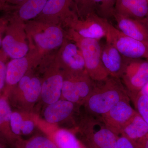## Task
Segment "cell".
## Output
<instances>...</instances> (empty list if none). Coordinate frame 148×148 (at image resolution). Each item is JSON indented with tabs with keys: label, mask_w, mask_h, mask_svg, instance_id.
Returning a JSON list of instances; mask_svg holds the SVG:
<instances>
[{
	"label": "cell",
	"mask_w": 148,
	"mask_h": 148,
	"mask_svg": "<svg viewBox=\"0 0 148 148\" xmlns=\"http://www.w3.org/2000/svg\"><path fill=\"white\" fill-rule=\"evenodd\" d=\"M128 97L120 79L109 76L103 81H94L86 103L91 116L101 117L119 101Z\"/></svg>",
	"instance_id": "obj_1"
},
{
	"label": "cell",
	"mask_w": 148,
	"mask_h": 148,
	"mask_svg": "<svg viewBox=\"0 0 148 148\" xmlns=\"http://www.w3.org/2000/svg\"><path fill=\"white\" fill-rule=\"evenodd\" d=\"M79 47L84 59L85 68L89 76L95 82L106 79L109 77L101 61L102 46L100 41L80 36L73 31L71 32Z\"/></svg>",
	"instance_id": "obj_2"
},
{
	"label": "cell",
	"mask_w": 148,
	"mask_h": 148,
	"mask_svg": "<svg viewBox=\"0 0 148 148\" xmlns=\"http://www.w3.org/2000/svg\"><path fill=\"white\" fill-rule=\"evenodd\" d=\"M106 39L116 48L125 58L145 59L148 61V42L139 40L127 36L109 21L107 23Z\"/></svg>",
	"instance_id": "obj_3"
},
{
	"label": "cell",
	"mask_w": 148,
	"mask_h": 148,
	"mask_svg": "<svg viewBox=\"0 0 148 148\" xmlns=\"http://www.w3.org/2000/svg\"><path fill=\"white\" fill-rule=\"evenodd\" d=\"M84 132L88 148H116L119 136L100 117L90 116L86 121Z\"/></svg>",
	"instance_id": "obj_4"
},
{
	"label": "cell",
	"mask_w": 148,
	"mask_h": 148,
	"mask_svg": "<svg viewBox=\"0 0 148 148\" xmlns=\"http://www.w3.org/2000/svg\"><path fill=\"white\" fill-rule=\"evenodd\" d=\"M121 78L131 97L137 95L148 83V61L127 58Z\"/></svg>",
	"instance_id": "obj_5"
},
{
	"label": "cell",
	"mask_w": 148,
	"mask_h": 148,
	"mask_svg": "<svg viewBox=\"0 0 148 148\" xmlns=\"http://www.w3.org/2000/svg\"><path fill=\"white\" fill-rule=\"evenodd\" d=\"M68 21L71 22L74 29L73 31L82 38L100 41L107 36L108 20L96 13H90L80 20H78L75 15Z\"/></svg>",
	"instance_id": "obj_6"
},
{
	"label": "cell",
	"mask_w": 148,
	"mask_h": 148,
	"mask_svg": "<svg viewBox=\"0 0 148 148\" xmlns=\"http://www.w3.org/2000/svg\"><path fill=\"white\" fill-rule=\"evenodd\" d=\"M136 112L130 105L128 97L119 101L100 118L110 129L119 136L123 127Z\"/></svg>",
	"instance_id": "obj_7"
},
{
	"label": "cell",
	"mask_w": 148,
	"mask_h": 148,
	"mask_svg": "<svg viewBox=\"0 0 148 148\" xmlns=\"http://www.w3.org/2000/svg\"><path fill=\"white\" fill-rule=\"evenodd\" d=\"M101 57L102 64L109 76L121 78L126 66L127 58L107 40L105 44L102 46Z\"/></svg>",
	"instance_id": "obj_8"
},
{
	"label": "cell",
	"mask_w": 148,
	"mask_h": 148,
	"mask_svg": "<svg viewBox=\"0 0 148 148\" xmlns=\"http://www.w3.org/2000/svg\"><path fill=\"white\" fill-rule=\"evenodd\" d=\"M117 29L127 36L148 42V29L143 20H139L114 14Z\"/></svg>",
	"instance_id": "obj_9"
},
{
	"label": "cell",
	"mask_w": 148,
	"mask_h": 148,
	"mask_svg": "<svg viewBox=\"0 0 148 148\" xmlns=\"http://www.w3.org/2000/svg\"><path fill=\"white\" fill-rule=\"evenodd\" d=\"M115 13L143 20L148 15V0H116Z\"/></svg>",
	"instance_id": "obj_10"
},
{
	"label": "cell",
	"mask_w": 148,
	"mask_h": 148,
	"mask_svg": "<svg viewBox=\"0 0 148 148\" xmlns=\"http://www.w3.org/2000/svg\"><path fill=\"white\" fill-rule=\"evenodd\" d=\"M6 33L2 42L3 52L12 59L24 57L29 51L28 45L18 40L13 26L7 27Z\"/></svg>",
	"instance_id": "obj_11"
},
{
	"label": "cell",
	"mask_w": 148,
	"mask_h": 148,
	"mask_svg": "<svg viewBox=\"0 0 148 148\" xmlns=\"http://www.w3.org/2000/svg\"><path fill=\"white\" fill-rule=\"evenodd\" d=\"M61 56L64 64L71 71L79 73L86 71L84 59L76 43L65 44Z\"/></svg>",
	"instance_id": "obj_12"
},
{
	"label": "cell",
	"mask_w": 148,
	"mask_h": 148,
	"mask_svg": "<svg viewBox=\"0 0 148 148\" xmlns=\"http://www.w3.org/2000/svg\"><path fill=\"white\" fill-rule=\"evenodd\" d=\"M34 39L37 44L41 48L47 50L53 49L64 42V33L59 27L51 26L42 33L36 34Z\"/></svg>",
	"instance_id": "obj_13"
},
{
	"label": "cell",
	"mask_w": 148,
	"mask_h": 148,
	"mask_svg": "<svg viewBox=\"0 0 148 148\" xmlns=\"http://www.w3.org/2000/svg\"><path fill=\"white\" fill-rule=\"evenodd\" d=\"M74 108V103L66 100H58L46 108L44 112L45 118L50 123L58 122L70 116Z\"/></svg>",
	"instance_id": "obj_14"
},
{
	"label": "cell",
	"mask_w": 148,
	"mask_h": 148,
	"mask_svg": "<svg viewBox=\"0 0 148 148\" xmlns=\"http://www.w3.org/2000/svg\"><path fill=\"white\" fill-rule=\"evenodd\" d=\"M148 134V124L137 112L123 127L120 135L135 142Z\"/></svg>",
	"instance_id": "obj_15"
},
{
	"label": "cell",
	"mask_w": 148,
	"mask_h": 148,
	"mask_svg": "<svg viewBox=\"0 0 148 148\" xmlns=\"http://www.w3.org/2000/svg\"><path fill=\"white\" fill-rule=\"evenodd\" d=\"M64 79L61 75H56L46 80L42 86L41 97L48 104L58 101L62 93Z\"/></svg>",
	"instance_id": "obj_16"
},
{
	"label": "cell",
	"mask_w": 148,
	"mask_h": 148,
	"mask_svg": "<svg viewBox=\"0 0 148 148\" xmlns=\"http://www.w3.org/2000/svg\"><path fill=\"white\" fill-rule=\"evenodd\" d=\"M72 6L71 0H47L40 14L48 17L61 16L68 19L75 14L71 10Z\"/></svg>",
	"instance_id": "obj_17"
},
{
	"label": "cell",
	"mask_w": 148,
	"mask_h": 148,
	"mask_svg": "<svg viewBox=\"0 0 148 148\" xmlns=\"http://www.w3.org/2000/svg\"><path fill=\"white\" fill-rule=\"evenodd\" d=\"M47 0H25L20 5L14 6V14L18 18L27 20L40 14Z\"/></svg>",
	"instance_id": "obj_18"
},
{
	"label": "cell",
	"mask_w": 148,
	"mask_h": 148,
	"mask_svg": "<svg viewBox=\"0 0 148 148\" xmlns=\"http://www.w3.org/2000/svg\"><path fill=\"white\" fill-rule=\"evenodd\" d=\"M29 66L27 58H23L12 59L6 66V82L13 85L19 82L24 77Z\"/></svg>",
	"instance_id": "obj_19"
},
{
	"label": "cell",
	"mask_w": 148,
	"mask_h": 148,
	"mask_svg": "<svg viewBox=\"0 0 148 148\" xmlns=\"http://www.w3.org/2000/svg\"><path fill=\"white\" fill-rule=\"evenodd\" d=\"M53 138V142L58 148H88L83 145L72 132L66 130H59L56 131Z\"/></svg>",
	"instance_id": "obj_20"
},
{
	"label": "cell",
	"mask_w": 148,
	"mask_h": 148,
	"mask_svg": "<svg viewBox=\"0 0 148 148\" xmlns=\"http://www.w3.org/2000/svg\"><path fill=\"white\" fill-rule=\"evenodd\" d=\"M62 93L65 100L72 103H77L80 100L75 79L64 80Z\"/></svg>",
	"instance_id": "obj_21"
},
{
	"label": "cell",
	"mask_w": 148,
	"mask_h": 148,
	"mask_svg": "<svg viewBox=\"0 0 148 148\" xmlns=\"http://www.w3.org/2000/svg\"><path fill=\"white\" fill-rule=\"evenodd\" d=\"M41 89V84L39 80L36 77L31 79L23 91L25 99L30 103L35 102L40 94Z\"/></svg>",
	"instance_id": "obj_22"
},
{
	"label": "cell",
	"mask_w": 148,
	"mask_h": 148,
	"mask_svg": "<svg viewBox=\"0 0 148 148\" xmlns=\"http://www.w3.org/2000/svg\"><path fill=\"white\" fill-rule=\"evenodd\" d=\"M71 1L72 6H73L77 12L82 17H84L90 13H95V7L92 0Z\"/></svg>",
	"instance_id": "obj_23"
},
{
	"label": "cell",
	"mask_w": 148,
	"mask_h": 148,
	"mask_svg": "<svg viewBox=\"0 0 148 148\" xmlns=\"http://www.w3.org/2000/svg\"><path fill=\"white\" fill-rule=\"evenodd\" d=\"M133 98L137 112L148 124V96L139 92Z\"/></svg>",
	"instance_id": "obj_24"
},
{
	"label": "cell",
	"mask_w": 148,
	"mask_h": 148,
	"mask_svg": "<svg viewBox=\"0 0 148 148\" xmlns=\"http://www.w3.org/2000/svg\"><path fill=\"white\" fill-rule=\"evenodd\" d=\"M24 148H58L53 141L45 137H37L28 141Z\"/></svg>",
	"instance_id": "obj_25"
},
{
	"label": "cell",
	"mask_w": 148,
	"mask_h": 148,
	"mask_svg": "<svg viewBox=\"0 0 148 148\" xmlns=\"http://www.w3.org/2000/svg\"><path fill=\"white\" fill-rule=\"evenodd\" d=\"M116 0H101V6L97 14L102 18L108 20L113 17Z\"/></svg>",
	"instance_id": "obj_26"
},
{
	"label": "cell",
	"mask_w": 148,
	"mask_h": 148,
	"mask_svg": "<svg viewBox=\"0 0 148 148\" xmlns=\"http://www.w3.org/2000/svg\"><path fill=\"white\" fill-rule=\"evenodd\" d=\"M12 112L6 101L0 98V125L10 121Z\"/></svg>",
	"instance_id": "obj_27"
},
{
	"label": "cell",
	"mask_w": 148,
	"mask_h": 148,
	"mask_svg": "<svg viewBox=\"0 0 148 148\" xmlns=\"http://www.w3.org/2000/svg\"><path fill=\"white\" fill-rule=\"evenodd\" d=\"M10 121L12 132L15 135H19L21 132V127L23 122L21 115L16 112L12 113Z\"/></svg>",
	"instance_id": "obj_28"
},
{
	"label": "cell",
	"mask_w": 148,
	"mask_h": 148,
	"mask_svg": "<svg viewBox=\"0 0 148 148\" xmlns=\"http://www.w3.org/2000/svg\"><path fill=\"white\" fill-rule=\"evenodd\" d=\"M5 55L3 52H0V90L4 87L6 82L7 66L3 59Z\"/></svg>",
	"instance_id": "obj_29"
},
{
	"label": "cell",
	"mask_w": 148,
	"mask_h": 148,
	"mask_svg": "<svg viewBox=\"0 0 148 148\" xmlns=\"http://www.w3.org/2000/svg\"><path fill=\"white\" fill-rule=\"evenodd\" d=\"M116 148H136L134 142L123 135H119L117 140Z\"/></svg>",
	"instance_id": "obj_30"
},
{
	"label": "cell",
	"mask_w": 148,
	"mask_h": 148,
	"mask_svg": "<svg viewBox=\"0 0 148 148\" xmlns=\"http://www.w3.org/2000/svg\"><path fill=\"white\" fill-rule=\"evenodd\" d=\"M34 127V123L31 121H23L21 127V132L24 135L30 134L33 131Z\"/></svg>",
	"instance_id": "obj_31"
},
{
	"label": "cell",
	"mask_w": 148,
	"mask_h": 148,
	"mask_svg": "<svg viewBox=\"0 0 148 148\" xmlns=\"http://www.w3.org/2000/svg\"><path fill=\"white\" fill-rule=\"evenodd\" d=\"M134 143L136 148H148V134Z\"/></svg>",
	"instance_id": "obj_32"
},
{
	"label": "cell",
	"mask_w": 148,
	"mask_h": 148,
	"mask_svg": "<svg viewBox=\"0 0 148 148\" xmlns=\"http://www.w3.org/2000/svg\"><path fill=\"white\" fill-rule=\"evenodd\" d=\"M7 21L5 18H0V49H1V47H2L3 33L7 28Z\"/></svg>",
	"instance_id": "obj_33"
},
{
	"label": "cell",
	"mask_w": 148,
	"mask_h": 148,
	"mask_svg": "<svg viewBox=\"0 0 148 148\" xmlns=\"http://www.w3.org/2000/svg\"><path fill=\"white\" fill-rule=\"evenodd\" d=\"M31 79L28 76H24L20 79L19 82V86L20 89L23 91L27 85L30 82Z\"/></svg>",
	"instance_id": "obj_34"
},
{
	"label": "cell",
	"mask_w": 148,
	"mask_h": 148,
	"mask_svg": "<svg viewBox=\"0 0 148 148\" xmlns=\"http://www.w3.org/2000/svg\"><path fill=\"white\" fill-rule=\"evenodd\" d=\"M14 6L8 4L5 0H0V10L9 11L13 8Z\"/></svg>",
	"instance_id": "obj_35"
},
{
	"label": "cell",
	"mask_w": 148,
	"mask_h": 148,
	"mask_svg": "<svg viewBox=\"0 0 148 148\" xmlns=\"http://www.w3.org/2000/svg\"><path fill=\"white\" fill-rule=\"evenodd\" d=\"M5 1L7 3L10 5H14L18 6L20 5L22 3L24 2L25 0H5Z\"/></svg>",
	"instance_id": "obj_36"
},
{
	"label": "cell",
	"mask_w": 148,
	"mask_h": 148,
	"mask_svg": "<svg viewBox=\"0 0 148 148\" xmlns=\"http://www.w3.org/2000/svg\"><path fill=\"white\" fill-rule=\"evenodd\" d=\"M94 7H95V13L97 14L99 8L101 6V0H92Z\"/></svg>",
	"instance_id": "obj_37"
},
{
	"label": "cell",
	"mask_w": 148,
	"mask_h": 148,
	"mask_svg": "<svg viewBox=\"0 0 148 148\" xmlns=\"http://www.w3.org/2000/svg\"><path fill=\"white\" fill-rule=\"evenodd\" d=\"M139 92L148 96V83L142 88V90Z\"/></svg>",
	"instance_id": "obj_38"
},
{
	"label": "cell",
	"mask_w": 148,
	"mask_h": 148,
	"mask_svg": "<svg viewBox=\"0 0 148 148\" xmlns=\"http://www.w3.org/2000/svg\"><path fill=\"white\" fill-rule=\"evenodd\" d=\"M143 22L145 24L146 26L147 27L148 29V15L147 16L145 19L143 20Z\"/></svg>",
	"instance_id": "obj_39"
},
{
	"label": "cell",
	"mask_w": 148,
	"mask_h": 148,
	"mask_svg": "<svg viewBox=\"0 0 148 148\" xmlns=\"http://www.w3.org/2000/svg\"><path fill=\"white\" fill-rule=\"evenodd\" d=\"M0 148H2L1 147H0Z\"/></svg>",
	"instance_id": "obj_40"
}]
</instances>
